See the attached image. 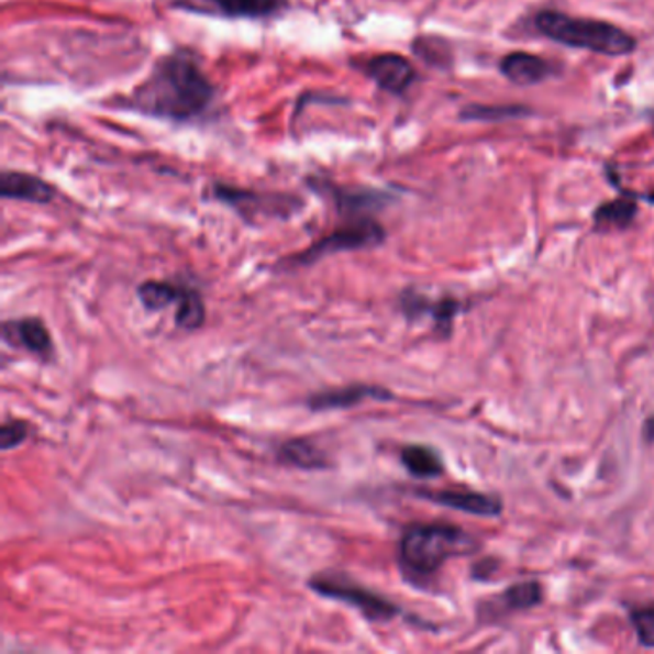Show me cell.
<instances>
[{"label": "cell", "mask_w": 654, "mask_h": 654, "mask_svg": "<svg viewBox=\"0 0 654 654\" xmlns=\"http://www.w3.org/2000/svg\"><path fill=\"white\" fill-rule=\"evenodd\" d=\"M213 85L202 68L187 53H175L156 64L152 76L144 81L133 102L141 112L164 120H195L213 102Z\"/></svg>", "instance_id": "6da1fadb"}, {"label": "cell", "mask_w": 654, "mask_h": 654, "mask_svg": "<svg viewBox=\"0 0 654 654\" xmlns=\"http://www.w3.org/2000/svg\"><path fill=\"white\" fill-rule=\"evenodd\" d=\"M474 551L470 535L452 524H413L399 542V564L407 578H430L447 558Z\"/></svg>", "instance_id": "7a4b0ae2"}, {"label": "cell", "mask_w": 654, "mask_h": 654, "mask_svg": "<svg viewBox=\"0 0 654 654\" xmlns=\"http://www.w3.org/2000/svg\"><path fill=\"white\" fill-rule=\"evenodd\" d=\"M535 27L555 43L602 56H628L638 48L635 38L614 23L574 18L558 10H543L535 15Z\"/></svg>", "instance_id": "3957f363"}, {"label": "cell", "mask_w": 654, "mask_h": 654, "mask_svg": "<svg viewBox=\"0 0 654 654\" xmlns=\"http://www.w3.org/2000/svg\"><path fill=\"white\" fill-rule=\"evenodd\" d=\"M309 587L321 597L346 602L359 610L370 622H390L391 618L399 614V609L393 602L373 594L367 587L355 584L344 574H317L309 581Z\"/></svg>", "instance_id": "277c9868"}, {"label": "cell", "mask_w": 654, "mask_h": 654, "mask_svg": "<svg viewBox=\"0 0 654 654\" xmlns=\"http://www.w3.org/2000/svg\"><path fill=\"white\" fill-rule=\"evenodd\" d=\"M386 239L383 225L370 218H355L352 223L340 226L334 233L315 242L311 248L290 259V265H311L323 257L350 252V250L375 248Z\"/></svg>", "instance_id": "5b68a950"}, {"label": "cell", "mask_w": 654, "mask_h": 654, "mask_svg": "<svg viewBox=\"0 0 654 654\" xmlns=\"http://www.w3.org/2000/svg\"><path fill=\"white\" fill-rule=\"evenodd\" d=\"M365 74L375 81L383 91L391 95H403L417 79L411 62L399 54H380L365 64Z\"/></svg>", "instance_id": "8992f818"}, {"label": "cell", "mask_w": 654, "mask_h": 654, "mask_svg": "<svg viewBox=\"0 0 654 654\" xmlns=\"http://www.w3.org/2000/svg\"><path fill=\"white\" fill-rule=\"evenodd\" d=\"M2 339L14 347H23L38 357H51L54 352L53 339L45 323L35 317H25L2 324Z\"/></svg>", "instance_id": "52a82bcc"}, {"label": "cell", "mask_w": 654, "mask_h": 654, "mask_svg": "<svg viewBox=\"0 0 654 654\" xmlns=\"http://www.w3.org/2000/svg\"><path fill=\"white\" fill-rule=\"evenodd\" d=\"M391 393L380 386L370 384H352L339 390L319 391L311 396L308 406L311 411H332V409H350L359 406L365 399H390Z\"/></svg>", "instance_id": "ba28073f"}, {"label": "cell", "mask_w": 654, "mask_h": 654, "mask_svg": "<svg viewBox=\"0 0 654 654\" xmlns=\"http://www.w3.org/2000/svg\"><path fill=\"white\" fill-rule=\"evenodd\" d=\"M419 496L429 499L432 503L444 505L455 511L470 512L476 517H497L501 512V503L494 497L476 494V491H455V489H444V491H419Z\"/></svg>", "instance_id": "9c48e42d"}, {"label": "cell", "mask_w": 654, "mask_h": 654, "mask_svg": "<svg viewBox=\"0 0 654 654\" xmlns=\"http://www.w3.org/2000/svg\"><path fill=\"white\" fill-rule=\"evenodd\" d=\"M499 69L511 84L520 87L543 84L553 74L550 62L530 53H511L499 62Z\"/></svg>", "instance_id": "30bf717a"}, {"label": "cell", "mask_w": 654, "mask_h": 654, "mask_svg": "<svg viewBox=\"0 0 654 654\" xmlns=\"http://www.w3.org/2000/svg\"><path fill=\"white\" fill-rule=\"evenodd\" d=\"M0 195L23 202L48 203L53 202L56 190L35 175L4 171L0 177Z\"/></svg>", "instance_id": "8fae6325"}, {"label": "cell", "mask_w": 654, "mask_h": 654, "mask_svg": "<svg viewBox=\"0 0 654 654\" xmlns=\"http://www.w3.org/2000/svg\"><path fill=\"white\" fill-rule=\"evenodd\" d=\"M279 459L286 465H292L296 468H306V470H321L329 467V461L319 445L306 437H296L288 440L286 444L280 445Z\"/></svg>", "instance_id": "7c38bea8"}, {"label": "cell", "mask_w": 654, "mask_h": 654, "mask_svg": "<svg viewBox=\"0 0 654 654\" xmlns=\"http://www.w3.org/2000/svg\"><path fill=\"white\" fill-rule=\"evenodd\" d=\"M638 215V203L630 198H617L612 202H605L595 211V229L599 231H620L628 229Z\"/></svg>", "instance_id": "4fadbf2b"}, {"label": "cell", "mask_w": 654, "mask_h": 654, "mask_svg": "<svg viewBox=\"0 0 654 654\" xmlns=\"http://www.w3.org/2000/svg\"><path fill=\"white\" fill-rule=\"evenodd\" d=\"M187 290V285H174L167 280H146L138 286V300L143 301V306L151 311H159L166 309L169 303H179L182 293Z\"/></svg>", "instance_id": "5bb4252c"}, {"label": "cell", "mask_w": 654, "mask_h": 654, "mask_svg": "<svg viewBox=\"0 0 654 654\" xmlns=\"http://www.w3.org/2000/svg\"><path fill=\"white\" fill-rule=\"evenodd\" d=\"M401 463L407 470L417 478H434L444 470L442 459L436 452H432L426 445H407L401 452Z\"/></svg>", "instance_id": "9a60e30c"}, {"label": "cell", "mask_w": 654, "mask_h": 654, "mask_svg": "<svg viewBox=\"0 0 654 654\" xmlns=\"http://www.w3.org/2000/svg\"><path fill=\"white\" fill-rule=\"evenodd\" d=\"M530 108L519 104H499V106H467L461 112V120L486 121V123H497V121L522 120L530 115Z\"/></svg>", "instance_id": "2e32d148"}, {"label": "cell", "mask_w": 654, "mask_h": 654, "mask_svg": "<svg viewBox=\"0 0 654 654\" xmlns=\"http://www.w3.org/2000/svg\"><path fill=\"white\" fill-rule=\"evenodd\" d=\"M215 4L234 18H267L279 12L285 0H215Z\"/></svg>", "instance_id": "e0dca14e"}, {"label": "cell", "mask_w": 654, "mask_h": 654, "mask_svg": "<svg viewBox=\"0 0 654 654\" xmlns=\"http://www.w3.org/2000/svg\"><path fill=\"white\" fill-rule=\"evenodd\" d=\"M203 319H206V308H203L202 296L196 292L195 288L187 286L181 301L177 303V313H175L177 326L185 331H196L202 326Z\"/></svg>", "instance_id": "ac0fdd59"}, {"label": "cell", "mask_w": 654, "mask_h": 654, "mask_svg": "<svg viewBox=\"0 0 654 654\" xmlns=\"http://www.w3.org/2000/svg\"><path fill=\"white\" fill-rule=\"evenodd\" d=\"M542 587L535 581H522L517 586L509 587L503 595L507 609L524 610L532 609L535 605L542 602Z\"/></svg>", "instance_id": "d6986e66"}, {"label": "cell", "mask_w": 654, "mask_h": 654, "mask_svg": "<svg viewBox=\"0 0 654 654\" xmlns=\"http://www.w3.org/2000/svg\"><path fill=\"white\" fill-rule=\"evenodd\" d=\"M414 53L421 56L422 60L429 62V66L445 68L452 64V48L445 41L437 37H421L414 43Z\"/></svg>", "instance_id": "ffe728a7"}, {"label": "cell", "mask_w": 654, "mask_h": 654, "mask_svg": "<svg viewBox=\"0 0 654 654\" xmlns=\"http://www.w3.org/2000/svg\"><path fill=\"white\" fill-rule=\"evenodd\" d=\"M632 624L635 628L641 645L654 647V605L633 610Z\"/></svg>", "instance_id": "44dd1931"}, {"label": "cell", "mask_w": 654, "mask_h": 654, "mask_svg": "<svg viewBox=\"0 0 654 654\" xmlns=\"http://www.w3.org/2000/svg\"><path fill=\"white\" fill-rule=\"evenodd\" d=\"M30 436V424L25 421H8L0 429V447L2 452L14 450Z\"/></svg>", "instance_id": "7402d4cb"}]
</instances>
